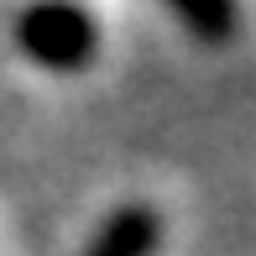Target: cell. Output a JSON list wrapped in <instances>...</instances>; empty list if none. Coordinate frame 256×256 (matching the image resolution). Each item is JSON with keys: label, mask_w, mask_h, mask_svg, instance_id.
Returning <instances> with one entry per match:
<instances>
[{"label": "cell", "mask_w": 256, "mask_h": 256, "mask_svg": "<svg viewBox=\"0 0 256 256\" xmlns=\"http://www.w3.org/2000/svg\"><path fill=\"white\" fill-rule=\"evenodd\" d=\"M16 42L48 74H78L100 52V26L78 0H32L16 21Z\"/></svg>", "instance_id": "cell-1"}, {"label": "cell", "mask_w": 256, "mask_h": 256, "mask_svg": "<svg viewBox=\"0 0 256 256\" xmlns=\"http://www.w3.org/2000/svg\"><path fill=\"white\" fill-rule=\"evenodd\" d=\"M162 240V220L152 204H120L110 220L94 230L84 256H152Z\"/></svg>", "instance_id": "cell-2"}, {"label": "cell", "mask_w": 256, "mask_h": 256, "mask_svg": "<svg viewBox=\"0 0 256 256\" xmlns=\"http://www.w3.org/2000/svg\"><path fill=\"white\" fill-rule=\"evenodd\" d=\"M162 6H168L199 42H209V48L230 42V37H236V26H240L236 0H162Z\"/></svg>", "instance_id": "cell-3"}]
</instances>
